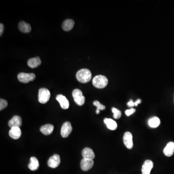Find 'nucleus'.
Returning a JSON list of instances; mask_svg holds the SVG:
<instances>
[{"label": "nucleus", "mask_w": 174, "mask_h": 174, "mask_svg": "<svg viewBox=\"0 0 174 174\" xmlns=\"http://www.w3.org/2000/svg\"><path fill=\"white\" fill-rule=\"evenodd\" d=\"M75 25V22L72 19H68L62 23V28L64 31H69L72 29Z\"/></svg>", "instance_id": "a211bd4d"}, {"label": "nucleus", "mask_w": 174, "mask_h": 174, "mask_svg": "<svg viewBox=\"0 0 174 174\" xmlns=\"http://www.w3.org/2000/svg\"><path fill=\"white\" fill-rule=\"evenodd\" d=\"M39 167V163L36 158L32 157L30 159V163L28 165V167L31 170L36 171Z\"/></svg>", "instance_id": "aec40b11"}, {"label": "nucleus", "mask_w": 174, "mask_h": 174, "mask_svg": "<svg viewBox=\"0 0 174 174\" xmlns=\"http://www.w3.org/2000/svg\"><path fill=\"white\" fill-rule=\"evenodd\" d=\"M123 140L125 146L127 149L129 150L132 149L133 145V141L132 134L131 133L129 132L125 133L124 135H123Z\"/></svg>", "instance_id": "423d86ee"}, {"label": "nucleus", "mask_w": 174, "mask_h": 174, "mask_svg": "<svg viewBox=\"0 0 174 174\" xmlns=\"http://www.w3.org/2000/svg\"><path fill=\"white\" fill-rule=\"evenodd\" d=\"M41 64V61L39 57L30 58L28 60V62H27L28 66L32 68L37 67L38 66H39Z\"/></svg>", "instance_id": "f3484780"}, {"label": "nucleus", "mask_w": 174, "mask_h": 174, "mask_svg": "<svg viewBox=\"0 0 174 174\" xmlns=\"http://www.w3.org/2000/svg\"><path fill=\"white\" fill-rule=\"evenodd\" d=\"M9 136L14 139H18L21 135V131L19 127H13L9 132Z\"/></svg>", "instance_id": "4468645a"}, {"label": "nucleus", "mask_w": 174, "mask_h": 174, "mask_svg": "<svg viewBox=\"0 0 174 174\" xmlns=\"http://www.w3.org/2000/svg\"><path fill=\"white\" fill-rule=\"evenodd\" d=\"M104 121L109 130L112 131L115 130L118 127V125L116 121L111 118H105Z\"/></svg>", "instance_id": "412c9836"}, {"label": "nucleus", "mask_w": 174, "mask_h": 174, "mask_svg": "<svg viewBox=\"0 0 174 174\" xmlns=\"http://www.w3.org/2000/svg\"><path fill=\"white\" fill-rule=\"evenodd\" d=\"M18 27L19 30L24 33H29L31 31V27L30 25L25 22H20L18 25Z\"/></svg>", "instance_id": "dca6fc26"}, {"label": "nucleus", "mask_w": 174, "mask_h": 174, "mask_svg": "<svg viewBox=\"0 0 174 174\" xmlns=\"http://www.w3.org/2000/svg\"><path fill=\"white\" fill-rule=\"evenodd\" d=\"M108 82L107 77L103 75L96 76L93 79V85L98 89L105 88L107 85Z\"/></svg>", "instance_id": "f03ea898"}, {"label": "nucleus", "mask_w": 174, "mask_h": 174, "mask_svg": "<svg viewBox=\"0 0 174 174\" xmlns=\"http://www.w3.org/2000/svg\"><path fill=\"white\" fill-rule=\"evenodd\" d=\"M18 79L19 81L23 83H27L32 81L36 78V75L33 73H21L18 75Z\"/></svg>", "instance_id": "39448f33"}, {"label": "nucleus", "mask_w": 174, "mask_h": 174, "mask_svg": "<svg viewBox=\"0 0 174 174\" xmlns=\"http://www.w3.org/2000/svg\"><path fill=\"white\" fill-rule=\"evenodd\" d=\"M4 24L1 23L0 24V36H1L4 32Z\"/></svg>", "instance_id": "cd10ccee"}, {"label": "nucleus", "mask_w": 174, "mask_h": 174, "mask_svg": "<svg viewBox=\"0 0 174 174\" xmlns=\"http://www.w3.org/2000/svg\"><path fill=\"white\" fill-rule=\"evenodd\" d=\"M61 159L58 154H54L47 161L48 166L52 168H55L60 165Z\"/></svg>", "instance_id": "6e6552de"}, {"label": "nucleus", "mask_w": 174, "mask_h": 174, "mask_svg": "<svg viewBox=\"0 0 174 174\" xmlns=\"http://www.w3.org/2000/svg\"><path fill=\"white\" fill-rule=\"evenodd\" d=\"M82 155L84 159L93 160L95 158V154L92 149L86 147L82 151Z\"/></svg>", "instance_id": "ddd939ff"}, {"label": "nucleus", "mask_w": 174, "mask_h": 174, "mask_svg": "<svg viewBox=\"0 0 174 174\" xmlns=\"http://www.w3.org/2000/svg\"><path fill=\"white\" fill-rule=\"evenodd\" d=\"M54 130V126L53 125L48 124L44 125L40 128V131L44 135H48L53 132Z\"/></svg>", "instance_id": "6ab92c4d"}, {"label": "nucleus", "mask_w": 174, "mask_h": 174, "mask_svg": "<svg viewBox=\"0 0 174 174\" xmlns=\"http://www.w3.org/2000/svg\"><path fill=\"white\" fill-rule=\"evenodd\" d=\"M56 100L60 103L61 107L62 109H67L69 107V103L68 100L66 97L62 94H58L56 96Z\"/></svg>", "instance_id": "9b49d317"}, {"label": "nucleus", "mask_w": 174, "mask_h": 174, "mask_svg": "<svg viewBox=\"0 0 174 174\" xmlns=\"http://www.w3.org/2000/svg\"><path fill=\"white\" fill-rule=\"evenodd\" d=\"M112 111L113 113V117L115 119H118L121 116V111L115 107H112Z\"/></svg>", "instance_id": "5701e85b"}, {"label": "nucleus", "mask_w": 174, "mask_h": 174, "mask_svg": "<svg viewBox=\"0 0 174 174\" xmlns=\"http://www.w3.org/2000/svg\"><path fill=\"white\" fill-rule=\"evenodd\" d=\"M153 167V161L150 160L145 161L142 167V174H150V172Z\"/></svg>", "instance_id": "9d476101"}, {"label": "nucleus", "mask_w": 174, "mask_h": 174, "mask_svg": "<svg viewBox=\"0 0 174 174\" xmlns=\"http://www.w3.org/2000/svg\"><path fill=\"white\" fill-rule=\"evenodd\" d=\"M50 97V90L46 88H41L38 92V101L41 104H46Z\"/></svg>", "instance_id": "7ed1b4c3"}, {"label": "nucleus", "mask_w": 174, "mask_h": 174, "mask_svg": "<svg viewBox=\"0 0 174 174\" xmlns=\"http://www.w3.org/2000/svg\"><path fill=\"white\" fill-rule=\"evenodd\" d=\"M135 111H136V109H135V108H132L131 109L126 110L125 111V113L126 115V116H129L133 114V113H135Z\"/></svg>", "instance_id": "a878e982"}, {"label": "nucleus", "mask_w": 174, "mask_h": 174, "mask_svg": "<svg viewBox=\"0 0 174 174\" xmlns=\"http://www.w3.org/2000/svg\"><path fill=\"white\" fill-rule=\"evenodd\" d=\"M94 164V161L93 160L83 159L80 162V167L82 170L84 171H87L91 169Z\"/></svg>", "instance_id": "1a4fd4ad"}, {"label": "nucleus", "mask_w": 174, "mask_h": 174, "mask_svg": "<svg viewBox=\"0 0 174 174\" xmlns=\"http://www.w3.org/2000/svg\"><path fill=\"white\" fill-rule=\"evenodd\" d=\"M141 102H142V101H141L140 99H138V100H137L135 102V107H137V106L138 105V104H141Z\"/></svg>", "instance_id": "c85d7f7f"}, {"label": "nucleus", "mask_w": 174, "mask_h": 174, "mask_svg": "<svg viewBox=\"0 0 174 174\" xmlns=\"http://www.w3.org/2000/svg\"><path fill=\"white\" fill-rule=\"evenodd\" d=\"M161 123L160 120L157 117H152L149 119L148 124L151 128H157L160 125Z\"/></svg>", "instance_id": "4be33fe9"}, {"label": "nucleus", "mask_w": 174, "mask_h": 174, "mask_svg": "<svg viewBox=\"0 0 174 174\" xmlns=\"http://www.w3.org/2000/svg\"><path fill=\"white\" fill-rule=\"evenodd\" d=\"M72 96L76 104L81 106L85 102V98L83 95L82 92L79 89H75L73 91Z\"/></svg>", "instance_id": "20e7f679"}, {"label": "nucleus", "mask_w": 174, "mask_h": 174, "mask_svg": "<svg viewBox=\"0 0 174 174\" xmlns=\"http://www.w3.org/2000/svg\"><path fill=\"white\" fill-rule=\"evenodd\" d=\"M127 105L129 107H133L135 106V102H133L132 100H130V101L127 103Z\"/></svg>", "instance_id": "bb28decb"}, {"label": "nucleus", "mask_w": 174, "mask_h": 174, "mask_svg": "<svg viewBox=\"0 0 174 174\" xmlns=\"http://www.w3.org/2000/svg\"><path fill=\"white\" fill-rule=\"evenodd\" d=\"M22 125V120L21 117L15 116L9 121L8 125L11 128L13 127H19L20 128Z\"/></svg>", "instance_id": "f8f14e48"}, {"label": "nucleus", "mask_w": 174, "mask_h": 174, "mask_svg": "<svg viewBox=\"0 0 174 174\" xmlns=\"http://www.w3.org/2000/svg\"><path fill=\"white\" fill-rule=\"evenodd\" d=\"M174 153V142H170L164 150V153L167 157H171Z\"/></svg>", "instance_id": "2eb2a0df"}, {"label": "nucleus", "mask_w": 174, "mask_h": 174, "mask_svg": "<svg viewBox=\"0 0 174 174\" xmlns=\"http://www.w3.org/2000/svg\"><path fill=\"white\" fill-rule=\"evenodd\" d=\"M76 78L79 82L86 83L92 78V73L88 69H82L76 73Z\"/></svg>", "instance_id": "f257e3e1"}, {"label": "nucleus", "mask_w": 174, "mask_h": 174, "mask_svg": "<svg viewBox=\"0 0 174 174\" xmlns=\"http://www.w3.org/2000/svg\"><path fill=\"white\" fill-rule=\"evenodd\" d=\"M72 131V127L70 122L66 121L62 125L61 127V136L64 138H66L70 135Z\"/></svg>", "instance_id": "0eeeda50"}, {"label": "nucleus", "mask_w": 174, "mask_h": 174, "mask_svg": "<svg viewBox=\"0 0 174 174\" xmlns=\"http://www.w3.org/2000/svg\"><path fill=\"white\" fill-rule=\"evenodd\" d=\"M93 104L94 106L96 107L97 110H103L106 109V107L101 104L98 101H95L93 103Z\"/></svg>", "instance_id": "b1692460"}, {"label": "nucleus", "mask_w": 174, "mask_h": 174, "mask_svg": "<svg viewBox=\"0 0 174 174\" xmlns=\"http://www.w3.org/2000/svg\"><path fill=\"white\" fill-rule=\"evenodd\" d=\"M8 105L7 102V101L3 99L0 100V110L1 111L3 109L7 107Z\"/></svg>", "instance_id": "393cba45"}]
</instances>
